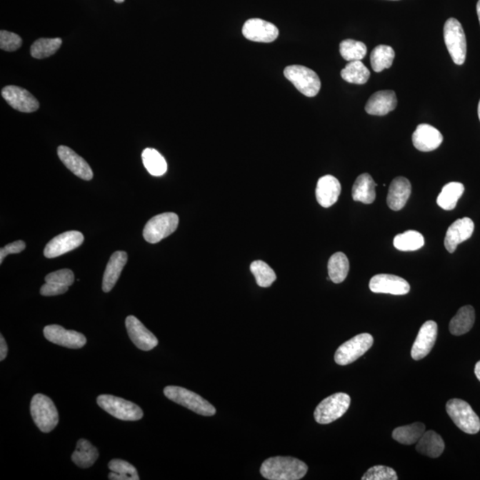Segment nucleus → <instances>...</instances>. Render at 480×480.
Masks as SVG:
<instances>
[{"label":"nucleus","mask_w":480,"mask_h":480,"mask_svg":"<svg viewBox=\"0 0 480 480\" xmlns=\"http://www.w3.org/2000/svg\"><path fill=\"white\" fill-rule=\"evenodd\" d=\"M307 471L306 464L290 456L269 458L260 469L263 477L270 480H299L306 475Z\"/></svg>","instance_id":"f257e3e1"},{"label":"nucleus","mask_w":480,"mask_h":480,"mask_svg":"<svg viewBox=\"0 0 480 480\" xmlns=\"http://www.w3.org/2000/svg\"><path fill=\"white\" fill-rule=\"evenodd\" d=\"M7 351H9V348H7L6 341L1 334V336H0V360L1 361L6 358Z\"/></svg>","instance_id":"a18cd8bd"},{"label":"nucleus","mask_w":480,"mask_h":480,"mask_svg":"<svg viewBox=\"0 0 480 480\" xmlns=\"http://www.w3.org/2000/svg\"><path fill=\"white\" fill-rule=\"evenodd\" d=\"M31 414L37 427L44 434H49L59 423V414L52 399L46 395L36 394L31 399Z\"/></svg>","instance_id":"7ed1b4c3"},{"label":"nucleus","mask_w":480,"mask_h":480,"mask_svg":"<svg viewBox=\"0 0 480 480\" xmlns=\"http://www.w3.org/2000/svg\"><path fill=\"white\" fill-rule=\"evenodd\" d=\"M127 254L123 251H117L112 254L104 271L103 290L105 293L111 292L117 283L124 267L126 264Z\"/></svg>","instance_id":"b1692460"},{"label":"nucleus","mask_w":480,"mask_h":480,"mask_svg":"<svg viewBox=\"0 0 480 480\" xmlns=\"http://www.w3.org/2000/svg\"><path fill=\"white\" fill-rule=\"evenodd\" d=\"M477 13H478V16H479V24H480V0H479V2L477 4Z\"/></svg>","instance_id":"de8ad7c7"},{"label":"nucleus","mask_w":480,"mask_h":480,"mask_svg":"<svg viewBox=\"0 0 480 480\" xmlns=\"http://www.w3.org/2000/svg\"><path fill=\"white\" fill-rule=\"evenodd\" d=\"M370 71L361 61H349L341 71V76L345 81L357 85H364L370 78Z\"/></svg>","instance_id":"2f4dec72"},{"label":"nucleus","mask_w":480,"mask_h":480,"mask_svg":"<svg viewBox=\"0 0 480 480\" xmlns=\"http://www.w3.org/2000/svg\"><path fill=\"white\" fill-rule=\"evenodd\" d=\"M412 192V186L409 179L399 176L391 181L387 196L388 206L391 210L399 211L406 206Z\"/></svg>","instance_id":"5701e85b"},{"label":"nucleus","mask_w":480,"mask_h":480,"mask_svg":"<svg viewBox=\"0 0 480 480\" xmlns=\"http://www.w3.org/2000/svg\"><path fill=\"white\" fill-rule=\"evenodd\" d=\"M97 404L105 412L122 421H139L144 416L143 410L136 404L112 395H101Z\"/></svg>","instance_id":"0eeeda50"},{"label":"nucleus","mask_w":480,"mask_h":480,"mask_svg":"<svg viewBox=\"0 0 480 480\" xmlns=\"http://www.w3.org/2000/svg\"><path fill=\"white\" fill-rule=\"evenodd\" d=\"M475 310L471 305L461 307L449 323L450 333L454 336H463L470 332L475 323Z\"/></svg>","instance_id":"a878e982"},{"label":"nucleus","mask_w":480,"mask_h":480,"mask_svg":"<svg viewBox=\"0 0 480 480\" xmlns=\"http://www.w3.org/2000/svg\"><path fill=\"white\" fill-rule=\"evenodd\" d=\"M474 228V221L469 217L461 218L454 221L446 231L444 241L446 249L451 254L456 252L458 245L471 237Z\"/></svg>","instance_id":"a211bd4d"},{"label":"nucleus","mask_w":480,"mask_h":480,"mask_svg":"<svg viewBox=\"0 0 480 480\" xmlns=\"http://www.w3.org/2000/svg\"><path fill=\"white\" fill-rule=\"evenodd\" d=\"M374 338L371 334L364 333L345 341L337 349L334 354V361L338 365L346 366L362 357L373 346Z\"/></svg>","instance_id":"1a4fd4ad"},{"label":"nucleus","mask_w":480,"mask_h":480,"mask_svg":"<svg viewBox=\"0 0 480 480\" xmlns=\"http://www.w3.org/2000/svg\"><path fill=\"white\" fill-rule=\"evenodd\" d=\"M425 432V425L421 423H414L406 426L396 428L392 432V438L403 445H413L419 441Z\"/></svg>","instance_id":"7c9ffc66"},{"label":"nucleus","mask_w":480,"mask_h":480,"mask_svg":"<svg viewBox=\"0 0 480 480\" xmlns=\"http://www.w3.org/2000/svg\"><path fill=\"white\" fill-rule=\"evenodd\" d=\"M164 394L174 403L194 411L204 416H213L216 413V407L194 391L179 386H167L164 389Z\"/></svg>","instance_id":"f03ea898"},{"label":"nucleus","mask_w":480,"mask_h":480,"mask_svg":"<svg viewBox=\"0 0 480 480\" xmlns=\"http://www.w3.org/2000/svg\"><path fill=\"white\" fill-rule=\"evenodd\" d=\"M242 34L251 41L271 43L279 37V29L266 21L253 18L244 24Z\"/></svg>","instance_id":"dca6fc26"},{"label":"nucleus","mask_w":480,"mask_h":480,"mask_svg":"<svg viewBox=\"0 0 480 480\" xmlns=\"http://www.w3.org/2000/svg\"><path fill=\"white\" fill-rule=\"evenodd\" d=\"M475 374H476V376H477L479 381H480V360L477 364H476Z\"/></svg>","instance_id":"49530a36"},{"label":"nucleus","mask_w":480,"mask_h":480,"mask_svg":"<svg viewBox=\"0 0 480 480\" xmlns=\"http://www.w3.org/2000/svg\"><path fill=\"white\" fill-rule=\"evenodd\" d=\"M111 474L109 479L111 480H139L140 477L136 468L127 461L120 459L111 460L109 463Z\"/></svg>","instance_id":"c9c22d12"},{"label":"nucleus","mask_w":480,"mask_h":480,"mask_svg":"<svg viewBox=\"0 0 480 480\" xmlns=\"http://www.w3.org/2000/svg\"><path fill=\"white\" fill-rule=\"evenodd\" d=\"M398 105L394 91L384 90L372 94L366 104V111L369 115L385 116L394 111Z\"/></svg>","instance_id":"412c9836"},{"label":"nucleus","mask_w":480,"mask_h":480,"mask_svg":"<svg viewBox=\"0 0 480 480\" xmlns=\"http://www.w3.org/2000/svg\"><path fill=\"white\" fill-rule=\"evenodd\" d=\"M144 165L148 172L154 176H161L167 171V163L165 158L154 149L147 148L141 154Z\"/></svg>","instance_id":"72a5a7b5"},{"label":"nucleus","mask_w":480,"mask_h":480,"mask_svg":"<svg viewBox=\"0 0 480 480\" xmlns=\"http://www.w3.org/2000/svg\"><path fill=\"white\" fill-rule=\"evenodd\" d=\"M126 326L131 341L140 350L149 351L158 346V338L134 316L126 318Z\"/></svg>","instance_id":"f8f14e48"},{"label":"nucleus","mask_w":480,"mask_h":480,"mask_svg":"<svg viewBox=\"0 0 480 480\" xmlns=\"http://www.w3.org/2000/svg\"><path fill=\"white\" fill-rule=\"evenodd\" d=\"M63 40L56 39H39L32 44L31 54L36 59H44L56 53L60 49Z\"/></svg>","instance_id":"e433bc0d"},{"label":"nucleus","mask_w":480,"mask_h":480,"mask_svg":"<svg viewBox=\"0 0 480 480\" xmlns=\"http://www.w3.org/2000/svg\"><path fill=\"white\" fill-rule=\"evenodd\" d=\"M179 217L174 213H164L152 217L144 229V238L147 242L156 244L169 237L176 231Z\"/></svg>","instance_id":"9d476101"},{"label":"nucleus","mask_w":480,"mask_h":480,"mask_svg":"<svg viewBox=\"0 0 480 480\" xmlns=\"http://www.w3.org/2000/svg\"><path fill=\"white\" fill-rule=\"evenodd\" d=\"M84 242L81 232L71 231L56 236L45 247L44 256L46 258H56L78 249Z\"/></svg>","instance_id":"4468645a"},{"label":"nucleus","mask_w":480,"mask_h":480,"mask_svg":"<svg viewBox=\"0 0 480 480\" xmlns=\"http://www.w3.org/2000/svg\"><path fill=\"white\" fill-rule=\"evenodd\" d=\"M2 96L14 110L25 112V114H31V112L38 111L39 108V101L29 91L19 86L4 87Z\"/></svg>","instance_id":"ddd939ff"},{"label":"nucleus","mask_w":480,"mask_h":480,"mask_svg":"<svg viewBox=\"0 0 480 480\" xmlns=\"http://www.w3.org/2000/svg\"><path fill=\"white\" fill-rule=\"evenodd\" d=\"M284 75L296 89L307 97H314L319 92L321 82L314 71L301 65H291L284 71Z\"/></svg>","instance_id":"6e6552de"},{"label":"nucleus","mask_w":480,"mask_h":480,"mask_svg":"<svg viewBox=\"0 0 480 480\" xmlns=\"http://www.w3.org/2000/svg\"><path fill=\"white\" fill-rule=\"evenodd\" d=\"M376 184L369 174H362L352 187V199L363 204H372L376 198Z\"/></svg>","instance_id":"393cba45"},{"label":"nucleus","mask_w":480,"mask_h":480,"mask_svg":"<svg viewBox=\"0 0 480 480\" xmlns=\"http://www.w3.org/2000/svg\"><path fill=\"white\" fill-rule=\"evenodd\" d=\"M412 140L414 146L418 151L429 152L435 151L441 145L443 136L434 126L428 124H421L414 131Z\"/></svg>","instance_id":"6ab92c4d"},{"label":"nucleus","mask_w":480,"mask_h":480,"mask_svg":"<svg viewBox=\"0 0 480 480\" xmlns=\"http://www.w3.org/2000/svg\"><path fill=\"white\" fill-rule=\"evenodd\" d=\"M341 191L340 181L336 177L327 174L318 181L316 198L320 206L327 209L337 202Z\"/></svg>","instance_id":"4be33fe9"},{"label":"nucleus","mask_w":480,"mask_h":480,"mask_svg":"<svg viewBox=\"0 0 480 480\" xmlns=\"http://www.w3.org/2000/svg\"><path fill=\"white\" fill-rule=\"evenodd\" d=\"M394 245L399 251H416L424 246V236L416 231H407L396 236Z\"/></svg>","instance_id":"f704fd0d"},{"label":"nucleus","mask_w":480,"mask_h":480,"mask_svg":"<svg viewBox=\"0 0 480 480\" xmlns=\"http://www.w3.org/2000/svg\"><path fill=\"white\" fill-rule=\"evenodd\" d=\"M395 58V52L391 46L379 45L374 47L370 54L371 65L376 72H381L391 67Z\"/></svg>","instance_id":"473e14b6"},{"label":"nucleus","mask_w":480,"mask_h":480,"mask_svg":"<svg viewBox=\"0 0 480 480\" xmlns=\"http://www.w3.org/2000/svg\"><path fill=\"white\" fill-rule=\"evenodd\" d=\"M58 156H59L61 162L69 170L81 179L85 181H90L93 179L94 174L90 166L85 159L80 157L79 155L72 151L71 148L67 146H60L57 150Z\"/></svg>","instance_id":"aec40b11"},{"label":"nucleus","mask_w":480,"mask_h":480,"mask_svg":"<svg viewBox=\"0 0 480 480\" xmlns=\"http://www.w3.org/2000/svg\"><path fill=\"white\" fill-rule=\"evenodd\" d=\"M99 457V452L96 446L86 439H79L77 449L72 454V461L79 467L87 469L96 463Z\"/></svg>","instance_id":"cd10ccee"},{"label":"nucleus","mask_w":480,"mask_h":480,"mask_svg":"<svg viewBox=\"0 0 480 480\" xmlns=\"http://www.w3.org/2000/svg\"><path fill=\"white\" fill-rule=\"evenodd\" d=\"M351 405V397L344 392L329 396L316 407L314 418L319 424H329L339 419L347 412Z\"/></svg>","instance_id":"423d86ee"},{"label":"nucleus","mask_w":480,"mask_h":480,"mask_svg":"<svg viewBox=\"0 0 480 480\" xmlns=\"http://www.w3.org/2000/svg\"><path fill=\"white\" fill-rule=\"evenodd\" d=\"M23 40L20 36L6 31L0 32V49L7 52H14L20 49Z\"/></svg>","instance_id":"a19ab883"},{"label":"nucleus","mask_w":480,"mask_h":480,"mask_svg":"<svg viewBox=\"0 0 480 480\" xmlns=\"http://www.w3.org/2000/svg\"><path fill=\"white\" fill-rule=\"evenodd\" d=\"M446 412L454 424L467 434H477L480 431V419L470 404L459 399L446 403Z\"/></svg>","instance_id":"20e7f679"},{"label":"nucleus","mask_w":480,"mask_h":480,"mask_svg":"<svg viewBox=\"0 0 480 480\" xmlns=\"http://www.w3.org/2000/svg\"><path fill=\"white\" fill-rule=\"evenodd\" d=\"M366 46L354 39H345L340 44L341 57L348 61H361L366 56Z\"/></svg>","instance_id":"58836bf2"},{"label":"nucleus","mask_w":480,"mask_h":480,"mask_svg":"<svg viewBox=\"0 0 480 480\" xmlns=\"http://www.w3.org/2000/svg\"><path fill=\"white\" fill-rule=\"evenodd\" d=\"M25 243L21 241V240H18V241L9 244L6 246L2 247L0 249V264L3 263L4 259H5L6 256L11 254H18L21 253V251L25 249Z\"/></svg>","instance_id":"c03bdc74"},{"label":"nucleus","mask_w":480,"mask_h":480,"mask_svg":"<svg viewBox=\"0 0 480 480\" xmlns=\"http://www.w3.org/2000/svg\"><path fill=\"white\" fill-rule=\"evenodd\" d=\"M45 280L46 283H54L61 286H70L74 283L75 277L74 272L69 270V269H64V270L54 271L52 274L46 275Z\"/></svg>","instance_id":"79ce46f5"},{"label":"nucleus","mask_w":480,"mask_h":480,"mask_svg":"<svg viewBox=\"0 0 480 480\" xmlns=\"http://www.w3.org/2000/svg\"><path fill=\"white\" fill-rule=\"evenodd\" d=\"M478 114H479V119L480 120V101H479V107H478Z\"/></svg>","instance_id":"09e8293b"},{"label":"nucleus","mask_w":480,"mask_h":480,"mask_svg":"<svg viewBox=\"0 0 480 480\" xmlns=\"http://www.w3.org/2000/svg\"><path fill=\"white\" fill-rule=\"evenodd\" d=\"M327 269H329V279L334 283L340 284L347 278L349 271H350V263L344 253L338 252L330 257Z\"/></svg>","instance_id":"c756f323"},{"label":"nucleus","mask_w":480,"mask_h":480,"mask_svg":"<svg viewBox=\"0 0 480 480\" xmlns=\"http://www.w3.org/2000/svg\"><path fill=\"white\" fill-rule=\"evenodd\" d=\"M369 289L373 293L404 296L409 293L410 285L406 280L399 276L378 274L371 279Z\"/></svg>","instance_id":"f3484780"},{"label":"nucleus","mask_w":480,"mask_h":480,"mask_svg":"<svg viewBox=\"0 0 480 480\" xmlns=\"http://www.w3.org/2000/svg\"><path fill=\"white\" fill-rule=\"evenodd\" d=\"M69 286H61L58 284L46 283L41 286L40 294L44 296H56L67 292Z\"/></svg>","instance_id":"37998d69"},{"label":"nucleus","mask_w":480,"mask_h":480,"mask_svg":"<svg viewBox=\"0 0 480 480\" xmlns=\"http://www.w3.org/2000/svg\"><path fill=\"white\" fill-rule=\"evenodd\" d=\"M445 449V443L440 435L434 431H425L416 443V450L424 456L438 458Z\"/></svg>","instance_id":"bb28decb"},{"label":"nucleus","mask_w":480,"mask_h":480,"mask_svg":"<svg viewBox=\"0 0 480 480\" xmlns=\"http://www.w3.org/2000/svg\"><path fill=\"white\" fill-rule=\"evenodd\" d=\"M114 1L117 3H123L125 0H114Z\"/></svg>","instance_id":"8fccbe9b"},{"label":"nucleus","mask_w":480,"mask_h":480,"mask_svg":"<svg viewBox=\"0 0 480 480\" xmlns=\"http://www.w3.org/2000/svg\"><path fill=\"white\" fill-rule=\"evenodd\" d=\"M398 479V474L394 469L384 466V465H377V466L370 468L362 477V480H397Z\"/></svg>","instance_id":"ea45409f"},{"label":"nucleus","mask_w":480,"mask_h":480,"mask_svg":"<svg viewBox=\"0 0 480 480\" xmlns=\"http://www.w3.org/2000/svg\"><path fill=\"white\" fill-rule=\"evenodd\" d=\"M444 40L454 63L463 65L466 60L467 41L463 26L456 18H449L444 26Z\"/></svg>","instance_id":"39448f33"},{"label":"nucleus","mask_w":480,"mask_h":480,"mask_svg":"<svg viewBox=\"0 0 480 480\" xmlns=\"http://www.w3.org/2000/svg\"><path fill=\"white\" fill-rule=\"evenodd\" d=\"M44 336L51 343L69 349H80L86 344V338L81 333L58 325L46 326L44 329Z\"/></svg>","instance_id":"9b49d317"},{"label":"nucleus","mask_w":480,"mask_h":480,"mask_svg":"<svg viewBox=\"0 0 480 480\" xmlns=\"http://www.w3.org/2000/svg\"><path fill=\"white\" fill-rule=\"evenodd\" d=\"M438 336V324L429 320L421 326L419 333L414 341L411 356L414 360H421L426 357L434 348Z\"/></svg>","instance_id":"2eb2a0df"},{"label":"nucleus","mask_w":480,"mask_h":480,"mask_svg":"<svg viewBox=\"0 0 480 480\" xmlns=\"http://www.w3.org/2000/svg\"><path fill=\"white\" fill-rule=\"evenodd\" d=\"M250 270L256 278L257 285L261 287H270L277 279L274 271L263 261H253Z\"/></svg>","instance_id":"4c0bfd02"},{"label":"nucleus","mask_w":480,"mask_h":480,"mask_svg":"<svg viewBox=\"0 0 480 480\" xmlns=\"http://www.w3.org/2000/svg\"><path fill=\"white\" fill-rule=\"evenodd\" d=\"M464 192V186L463 184L449 183L443 187L441 192H440L437 199L438 205L442 209L446 211H451L456 209L458 200L460 199Z\"/></svg>","instance_id":"c85d7f7f"}]
</instances>
